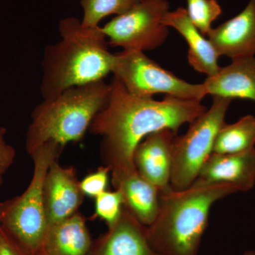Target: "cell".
Listing matches in <instances>:
<instances>
[{
  "instance_id": "cell-18",
  "label": "cell",
  "mask_w": 255,
  "mask_h": 255,
  "mask_svg": "<svg viewBox=\"0 0 255 255\" xmlns=\"http://www.w3.org/2000/svg\"><path fill=\"white\" fill-rule=\"evenodd\" d=\"M255 147V117L247 115L232 124H225L215 139L213 152L235 154Z\"/></svg>"
},
{
  "instance_id": "cell-7",
  "label": "cell",
  "mask_w": 255,
  "mask_h": 255,
  "mask_svg": "<svg viewBox=\"0 0 255 255\" xmlns=\"http://www.w3.org/2000/svg\"><path fill=\"white\" fill-rule=\"evenodd\" d=\"M112 73L127 91L137 97L164 93L183 100L201 102L207 95L203 84H191L162 68L138 50L114 54Z\"/></svg>"
},
{
  "instance_id": "cell-11",
  "label": "cell",
  "mask_w": 255,
  "mask_h": 255,
  "mask_svg": "<svg viewBox=\"0 0 255 255\" xmlns=\"http://www.w3.org/2000/svg\"><path fill=\"white\" fill-rule=\"evenodd\" d=\"M231 184L238 192L252 190L255 186V147L239 153L212 152L192 184Z\"/></svg>"
},
{
  "instance_id": "cell-15",
  "label": "cell",
  "mask_w": 255,
  "mask_h": 255,
  "mask_svg": "<svg viewBox=\"0 0 255 255\" xmlns=\"http://www.w3.org/2000/svg\"><path fill=\"white\" fill-rule=\"evenodd\" d=\"M203 85L207 95L255 102V57L233 60L214 76L207 77Z\"/></svg>"
},
{
  "instance_id": "cell-10",
  "label": "cell",
  "mask_w": 255,
  "mask_h": 255,
  "mask_svg": "<svg viewBox=\"0 0 255 255\" xmlns=\"http://www.w3.org/2000/svg\"><path fill=\"white\" fill-rule=\"evenodd\" d=\"M85 196L75 168L63 167L54 161L43 183V201L49 226L78 212Z\"/></svg>"
},
{
  "instance_id": "cell-9",
  "label": "cell",
  "mask_w": 255,
  "mask_h": 255,
  "mask_svg": "<svg viewBox=\"0 0 255 255\" xmlns=\"http://www.w3.org/2000/svg\"><path fill=\"white\" fill-rule=\"evenodd\" d=\"M177 133L162 129L149 134L135 147L133 162L137 173L155 186L159 192L170 185L173 145Z\"/></svg>"
},
{
  "instance_id": "cell-3",
  "label": "cell",
  "mask_w": 255,
  "mask_h": 255,
  "mask_svg": "<svg viewBox=\"0 0 255 255\" xmlns=\"http://www.w3.org/2000/svg\"><path fill=\"white\" fill-rule=\"evenodd\" d=\"M238 192L228 184H192L159 192L158 212L147 227L150 246L160 255H197L211 207Z\"/></svg>"
},
{
  "instance_id": "cell-12",
  "label": "cell",
  "mask_w": 255,
  "mask_h": 255,
  "mask_svg": "<svg viewBox=\"0 0 255 255\" xmlns=\"http://www.w3.org/2000/svg\"><path fill=\"white\" fill-rule=\"evenodd\" d=\"M88 255H160L152 248L147 227L124 206L117 223L92 243Z\"/></svg>"
},
{
  "instance_id": "cell-2",
  "label": "cell",
  "mask_w": 255,
  "mask_h": 255,
  "mask_svg": "<svg viewBox=\"0 0 255 255\" xmlns=\"http://www.w3.org/2000/svg\"><path fill=\"white\" fill-rule=\"evenodd\" d=\"M60 40L46 47L40 87L43 100L72 87L104 80L112 72L114 54L102 27H87L75 17L61 20Z\"/></svg>"
},
{
  "instance_id": "cell-19",
  "label": "cell",
  "mask_w": 255,
  "mask_h": 255,
  "mask_svg": "<svg viewBox=\"0 0 255 255\" xmlns=\"http://www.w3.org/2000/svg\"><path fill=\"white\" fill-rule=\"evenodd\" d=\"M140 0H81L83 9L82 23L87 27L99 26L102 19L110 15L127 12Z\"/></svg>"
},
{
  "instance_id": "cell-27",
  "label": "cell",
  "mask_w": 255,
  "mask_h": 255,
  "mask_svg": "<svg viewBox=\"0 0 255 255\" xmlns=\"http://www.w3.org/2000/svg\"><path fill=\"white\" fill-rule=\"evenodd\" d=\"M39 255H43L41 254V253H40Z\"/></svg>"
},
{
  "instance_id": "cell-16",
  "label": "cell",
  "mask_w": 255,
  "mask_h": 255,
  "mask_svg": "<svg viewBox=\"0 0 255 255\" xmlns=\"http://www.w3.org/2000/svg\"><path fill=\"white\" fill-rule=\"evenodd\" d=\"M163 23L177 30L187 42L188 61L194 70L207 77L214 76L219 72L221 68L218 63L219 55L209 39L191 22L187 9L179 7L169 11L164 16Z\"/></svg>"
},
{
  "instance_id": "cell-8",
  "label": "cell",
  "mask_w": 255,
  "mask_h": 255,
  "mask_svg": "<svg viewBox=\"0 0 255 255\" xmlns=\"http://www.w3.org/2000/svg\"><path fill=\"white\" fill-rule=\"evenodd\" d=\"M169 11L167 0H140L127 12L112 18L102 31L111 46L142 52L156 49L168 37L163 18Z\"/></svg>"
},
{
  "instance_id": "cell-22",
  "label": "cell",
  "mask_w": 255,
  "mask_h": 255,
  "mask_svg": "<svg viewBox=\"0 0 255 255\" xmlns=\"http://www.w3.org/2000/svg\"><path fill=\"white\" fill-rule=\"evenodd\" d=\"M110 174V167L103 165L83 178L80 182V185L85 196L95 199L107 191Z\"/></svg>"
},
{
  "instance_id": "cell-23",
  "label": "cell",
  "mask_w": 255,
  "mask_h": 255,
  "mask_svg": "<svg viewBox=\"0 0 255 255\" xmlns=\"http://www.w3.org/2000/svg\"><path fill=\"white\" fill-rule=\"evenodd\" d=\"M6 129L0 127V189L2 185L4 174L14 163L16 150L6 140Z\"/></svg>"
},
{
  "instance_id": "cell-20",
  "label": "cell",
  "mask_w": 255,
  "mask_h": 255,
  "mask_svg": "<svg viewBox=\"0 0 255 255\" xmlns=\"http://www.w3.org/2000/svg\"><path fill=\"white\" fill-rule=\"evenodd\" d=\"M187 14L191 22L203 35L212 29L213 22L222 14L217 0H187Z\"/></svg>"
},
{
  "instance_id": "cell-21",
  "label": "cell",
  "mask_w": 255,
  "mask_h": 255,
  "mask_svg": "<svg viewBox=\"0 0 255 255\" xmlns=\"http://www.w3.org/2000/svg\"><path fill=\"white\" fill-rule=\"evenodd\" d=\"M123 209V197L120 191L107 190L95 198L94 217L105 221L110 228L118 221Z\"/></svg>"
},
{
  "instance_id": "cell-5",
  "label": "cell",
  "mask_w": 255,
  "mask_h": 255,
  "mask_svg": "<svg viewBox=\"0 0 255 255\" xmlns=\"http://www.w3.org/2000/svg\"><path fill=\"white\" fill-rule=\"evenodd\" d=\"M63 149L53 144L42 146L31 156L33 172L21 195L0 204L1 224L5 236L24 255H39L49 225L47 220L43 183L50 166Z\"/></svg>"
},
{
  "instance_id": "cell-1",
  "label": "cell",
  "mask_w": 255,
  "mask_h": 255,
  "mask_svg": "<svg viewBox=\"0 0 255 255\" xmlns=\"http://www.w3.org/2000/svg\"><path fill=\"white\" fill-rule=\"evenodd\" d=\"M108 101L95 116L89 131L102 137L101 156L111 176L135 170V147L149 134L162 129L177 133L207 108L201 102L167 95L161 101L137 97L128 92L114 77Z\"/></svg>"
},
{
  "instance_id": "cell-14",
  "label": "cell",
  "mask_w": 255,
  "mask_h": 255,
  "mask_svg": "<svg viewBox=\"0 0 255 255\" xmlns=\"http://www.w3.org/2000/svg\"><path fill=\"white\" fill-rule=\"evenodd\" d=\"M111 177L114 189L122 194L125 209L146 227L150 226L158 212V189L137 173L136 169Z\"/></svg>"
},
{
  "instance_id": "cell-13",
  "label": "cell",
  "mask_w": 255,
  "mask_h": 255,
  "mask_svg": "<svg viewBox=\"0 0 255 255\" xmlns=\"http://www.w3.org/2000/svg\"><path fill=\"white\" fill-rule=\"evenodd\" d=\"M220 56L232 60L255 55V0H250L240 14L208 33Z\"/></svg>"
},
{
  "instance_id": "cell-17",
  "label": "cell",
  "mask_w": 255,
  "mask_h": 255,
  "mask_svg": "<svg viewBox=\"0 0 255 255\" xmlns=\"http://www.w3.org/2000/svg\"><path fill=\"white\" fill-rule=\"evenodd\" d=\"M93 241L85 217L80 212L48 228L41 253L43 255H88Z\"/></svg>"
},
{
  "instance_id": "cell-4",
  "label": "cell",
  "mask_w": 255,
  "mask_h": 255,
  "mask_svg": "<svg viewBox=\"0 0 255 255\" xmlns=\"http://www.w3.org/2000/svg\"><path fill=\"white\" fill-rule=\"evenodd\" d=\"M110 91V84L100 80L43 100L31 112L26 137L28 155L46 144L63 150L70 142L81 141L95 116L105 107Z\"/></svg>"
},
{
  "instance_id": "cell-25",
  "label": "cell",
  "mask_w": 255,
  "mask_h": 255,
  "mask_svg": "<svg viewBox=\"0 0 255 255\" xmlns=\"http://www.w3.org/2000/svg\"><path fill=\"white\" fill-rule=\"evenodd\" d=\"M4 233L3 231L2 228H1V214H0V243L2 241L3 238H4Z\"/></svg>"
},
{
  "instance_id": "cell-6",
  "label": "cell",
  "mask_w": 255,
  "mask_h": 255,
  "mask_svg": "<svg viewBox=\"0 0 255 255\" xmlns=\"http://www.w3.org/2000/svg\"><path fill=\"white\" fill-rule=\"evenodd\" d=\"M231 102L230 99L214 96L209 110L189 124L185 134L176 136L170 180L174 190L187 189L196 180L213 152L215 139L226 124L225 118Z\"/></svg>"
},
{
  "instance_id": "cell-24",
  "label": "cell",
  "mask_w": 255,
  "mask_h": 255,
  "mask_svg": "<svg viewBox=\"0 0 255 255\" xmlns=\"http://www.w3.org/2000/svg\"><path fill=\"white\" fill-rule=\"evenodd\" d=\"M0 255H24L14 246L9 238L4 236L0 243Z\"/></svg>"
},
{
  "instance_id": "cell-26",
  "label": "cell",
  "mask_w": 255,
  "mask_h": 255,
  "mask_svg": "<svg viewBox=\"0 0 255 255\" xmlns=\"http://www.w3.org/2000/svg\"><path fill=\"white\" fill-rule=\"evenodd\" d=\"M243 255H255V251H248V252H246V253H245V254Z\"/></svg>"
}]
</instances>
